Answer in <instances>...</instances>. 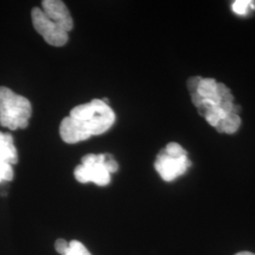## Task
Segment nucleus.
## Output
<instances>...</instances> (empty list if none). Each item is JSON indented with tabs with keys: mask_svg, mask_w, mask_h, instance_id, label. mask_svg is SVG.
Segmentation results:
<instances>
[{
	"mask_svg": "<svg viewBox=\"0 0 255 255\" xmlns=\"http://www.w3.org/2000/svg\"><path fill=\"white\" fill-rule=\"evenodd\" d=\"M115 121L116 115L107 102L93 100L71 110L61 122L60 135L65 143L76 144L106 132Z\"/></svg>",
	"mask_w": 255,
	"mask_h": 255,
	"instance_id": "f257e3e1",
	"label": "nucleus"
},
{
	"mask_svg": "<svg viewBox=\"0 0 255 255\" xmlns=\"http://www.w3.org/2000/svg\"><path fill=\"white\" fill-rule=\"evenodd\" d=\"M32 107L27 98L0 86V125L10 130L28 126Z\"/></svg>",
	"mask_w": 255,
	"mask_h": 255,
	"instance_id": "f03ea898",
	"label": "nucleus"
},
{
	"mask_svg": "<svg viewBox=\"0 0 255 255\" xmlns=\"http://www.w3.org/2000/svg\"><path fill=\"white\" fill-rule=\"evenodd\" d=\"M236 255H255V254H252V253H248V252H243V253H239Z\"/></svg>",
	"mask_w": 255,
	"mask_h": 255,
	"instance_id": "4468645a",
	"label": "nucleus"
},
{
	"mask_svg": "<svg viewBox=\"0 0 255 255\" xmlns=\"http://www.w3.org/2000/svg\"><path fill=\"white\" fill-rule=\"evenodd\" d=\"M31 20L37 32L50 46H63L68 41V32L48 18L42 9L35 7L31 10Z\"/></svg>",
	"mask_w": 255,
	"mask_h": 255,
	"instance_id": "39448f33",
	"label": "nucleus"
},
{
	"mask_svg": "<svg viewBox=\"0 0 255 255\" xmlns=\"http://www.w3.org/2000/svg\"><path fill=\"white\" fill-rule=\"evenodd\" d=\"M106 154H87L82 158V164L74 170V176L82 183L95 182L100 186L109 184L111 174L104 166Z\"/></svg>",
	"mask_w": 255,
	"mask_h": 255,
	"instance_id": "20e7f679",
	"label": "nucleus"
},
{
	"mask_svg": "<svg viewBox=\"0 0 255 255\" xmlns=\"http://www.w3.org/2000/svg\"><path fill=\"white\" fill-rule=\"evenodd\" d=\"M201 78L200 77H193L190 78L188 81H187V87H188V90L190 92V94H195L197 93L198 90V86L200 84L201 82Z\"/></svg>",
	"mask_w": 255,
	"mask_h": 255,
	"instance_id": "ddd939ff",
	"label": "nucleus"
},
{
	"mask_svg": "<svg viewBox=\"0 0 255 255\" xmlns=\"http://www.w3.org/2000/svg\"><path fill=\"white\" fill-rule=\"evenodd\" d=\"M42 10L46 16L52 20L61 28L69 32L73 28V19L69 9L63 1L44 0L42 1Z\"/></svg>",
	"mask_w": 255,
	"mask_h": 255,
	"instance_id": "423d86ee",
	"label": "nucleus"
},
{
	"mask_svg": "<svg viewBox=\"0 0 255 255\" xmlns=\"http://www.w3.org/2000/svg\"><path fill=\"white\" fill-rule=\"evenodd\" d=\"M191 162L187 152L178 143L167 144L157 155L154 166L156 171L165 182H172L187 171Z\"/></svg>",
	"mask_w": 255,
	"mask_h": 255,
	"instance_id": "7ed1b4c3",
	"label": "nucleus"
},
{
	"mask_svg": "<svg viewBox=\"0 0 255 255\" xmlns=\"http://www.w3.org/2000/svg\"><path fill=\"white\" fill-rule=\"evenodd\" d=\"M240 124H241V119L238 117V115L231 113L225 119L219 122L216 128L219 132L235 133L240 127Z\"/></svg>",
	"mask_w": 255,
	"mask_h": 255,
	"instance_id": "1a4fd4ad",
	"label": "nucleus"
},
{
	"mask_svg": "<svg viewBox=\"0 0 255 255\" xmlns=\"http://www.w3.org/2000/svg\"><path fill=\"white\" fill-rule=\"evenodd\" d=\"M69 246L70 249L66 255H91L84 245L79 241H76V240L71 241L69 243Z\"/></svg>",
	"mask_w": 255,
	"mask_h": 255,
	"instance_id": "9b49d317",
	"label": "nucleus"
},
{
	"mask_svg": "<svg viewBox=\"0 0 255 255\" xmlns=\"http://www.w3.org/2000/svg\"><path fill=\"white\" fill-rule=\"evenodd\" d=\"M217 86L218 82L214 79H201L198 86L197 94L201 96V99L204 101H212L216 104H220L222 101L218 94Z\"/></svg>",
	"mask_w": 255,
	"mask_h": 255,
	"instance_id": "6e6552de",
	"label": "nucleus"
},
{
	"mask_svg": "<svg viewBox=\"0 0 255 255\" xmlns=\"http://www.w3.org/2000/svg\"><path fill=\"white\" fill-rule=\"evenodd\" d=\"M18 161V155L13 144V138L9 133L0 131V164H14Z\"/></svg>",
	"mask_w": 255,
	"mask_h": 255,
	"instance_id": "0eeeda50",
	"label": "nucleus"
},
{
	"mask_svg": "<svg viewBox=\"0 0 255 255\" xmlns=\"http://www.w3.org/2000/svg\"><path fill=\"white\" fill-rule=\"evenodd\" d=\"M232 9L238 15H245L251 9H255V2L251 0H237L232 5Z\"/></svg>",
	"mask_w": 255,
	"mask_h": 255,
	"instance_id": "9d476101",
	"label": "nucleus"
},
{
	"mask_svg": "<svg viewBox=\"0 0 255 255\" xmlns=\"http://www.w3.org/2000/svg\"><path fill=\"white\" fill-rule=\"evenodd\" d=\"M70 249L69 243H67L64 239H58L55 242V250L60 254V255H66Z\"/></svg>",
	"mask_w": 255,
	"mask_h": 255,
	"instance_id": "f8f14e48",
	"label": "nucleus"
}]
</instances>
